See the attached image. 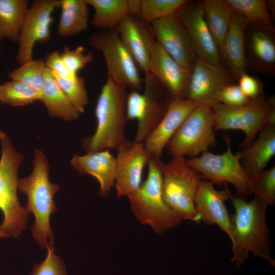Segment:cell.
<instances>
[{"mask_svg":"<svg viewBox=\"0 0 275 275\" xmlns=\"http://www.w3.org/2000/svg\"><path fill=\"white\" fill-rule=\"evenodd\" d=\"M230 199L234 208V213L230 216L231 261L240 266L250 253L269 260L271 246L266 218L268 206L255 198L248 202L235 195L231 196Z\"/></svg>","mask_w":275,"mask_h":275,"instance_id":"obj_1","label":"cell"},{"mask_svg":"<svg viewBox=\"0 0 275 275\" xmlns=\"http://www.w3.org/2000/svg\"><path fill=\"white\" fill-rule=\"evenodd\" d=\"M49 170V163L44 152L36 149L32 173L27 177L18 179L17 183L18 190L28 198L24 207L35 217L31 228L32 236L43 249L53 246L50 218L57 210L54 196L60 189L57 184L50 181Z\"/></svg>","mask_w":275,"mask_h":275,"instance_id":"obj_2","label":"cell"},{"mask_svg":"<svg viewBox=\"0 0 275 275\" xmlns=\"http://www.w3.org/2000/svg\"><path fill=\"white\" fill-rule=\"evenodd\" d=\"M125 90L108 79L102 87L95 110L96 130L81 141L87 153L117 150L127 140L125 132L127 121Z\"/></svg>","mask_w":275,"mask_h":275,"instance_id":"obj_3","label":"cell"},{"mask_svg":"<svg viewBox=\"0 0 275 275\" xmlns=\"http://www.w3.org/2000/svg\"><path fill=\"white\" fill-rule=\"evenodd\" d=\"M160 158L151 157L148 163V175L139 188L127 197L136 219L162 234L178 226L181 217L164 202L162 192V168Z\"/></svg>","mask_w":275,"mask_h":275,"instance_id":"obj_4","label":"cell"},{"mask_svg":"<svg viewBox=\"0 0 275 275\" xmlns=\"http://www.w3.org/2000/svg\"><path fill=\"white\" fill-rule=\"evenodd\" d=\"M0 210L3 220L0 230L16 238L26 228L29 212L17 196L18 171L23 156L14 146L8 135L0 130Z\"/></svg>","mask_w":275,"mask_h":275,"instance_id":"obj_5","label":"cell"},{"mask_svg":"<svg viewBox=\"0 0 275 275\" xmlns=\"http://www.w3.org/2000/svg\"><path fill=\"white\" fill-rule=\"evenodd\" d=\"M202 176L190 167L184 156H174L162 168V192L167 205L182 219L199 223L201 218L195 198Z\"/></svg>","mask_w":275,"mask_h":275,"instance_id":"obj_6","label":"cell"},{"mask_svg":"<svg viewBox=\"0 0 275 275\" xmlns=\"http://www.w3.org/2000/svg\"><path fill=\"white\" fill-rule=\"evenodd\" d=\"M144 92L132 91L126 102L127 121L137 120L134 141L144 143L164 116L172 98L164 88L150 74L143 79Z\"/></svg>","mask_w":275,"mask_h":275,"instance_id":"obj_7","label":"cell"},{"mask_svg":"<svg viewBox=\"0 0 275 275\" xmlns=\"http://www.w3.org/2000/svg\"><path fill=\"white\" fill-rule=\"evenodd\" d=\"M214 115V131L240 130L245 138L241 144L242 149L256 139L266 124L275 122L274 97L254 100L240 106H229L219 103L212 108Z\"/></svg>","mask_w":275,"mask_h":275,"instance_id":"obj_8","label":"cell"},{"mask_svg":"<svg viewBox=\"0 0 275 275\" xmlns=\"http://www.w3.org/2000/svg\"><path fill=\"white\" fill-rule=\"evenodd\" d=\"M212 107L198 104L181 124L167 147L173 156L197 157L216 145Z\"/></svg>","mask_w":275,"mask_h":275,"instance_id":"obj_9","label":"cell"},{"mask_svg":"<svg viewBox=\"0 0 275 275\" xmlns=\"http://www.w3.org/2000/svg\"><path fill=\"white\" fill-rule=\"evenodd\" d=\"M88 44L103 55L107 79L124 89L129 87L132 91L141 90L143 79L140 77L139 68L116 29L92 35Z\"/></svg>","mask_w":275,"mask_h":275,"instance_id":"obj_10","label":"cell"},{"mask_svg":"<svg viewBox=\"0 0 275 275\" xmlns=\"http://www.w3.org/2000/svg\"><path fill=\"white\" fill-rule=\"evenodd\" d=\"M227 149L221 154L208 151L200 156L186 159L187 164L202 176L213 183H229L235 188L236 196L245 199L250 177L240 163L241 151L233 154L230 140L225 139Z\"/></svg>","mask_w":275,"mask_h":275,"instance_id":"obj_11","label":"cell"},{"mask_svg":"<svg viewBox=\"0 0 275 275\" xmlns=\"http://www.w3.org/2000/svg\"><path fill=\"white\" fill-rule=\"evenodd\" d=\"M61 0H35L29 6L18 42L16 61L20 65L33 59L37 42H47L51 36L50 27L53 22L52 13L60 7Z\"/></svg>","mask_w":275,"mask_h":275,"instance_id":"obj_12","label":"cell"},{"mask_svg":"<svg viewBox=\"0 0 275 275\" xmlns=\"http://www.w3.org/2000/svg\"><path fill=\"white\" fill-rule=\"evenodd\" d=\"M224 65H215L197 57L191 71L186 98L197 104L213 108L219 104L217 96L226 86L234 83Z\"/></svg>","mask_w":275,"mask_h":275,"instance_id":"obj_13","label":"cell"},{"mask_svg":"<svg viewBox=\"0 0 275 275\" xmlns=\"http://www.w3.org/2000/svg\"><path fill=\"white\" fill-rule=\"evenodd\" d=\"M115 186L118 197H128L142 184L143 172L151 156L144 143L127 140L117 149Z\"/></svg>","mask_w":275,"mask_h":275,"instance_id":"obj_14","label":"cell"},{"mask_svg":"<svg viewBox=\"0 0 275 275\" xmlns=\"http://www.w3.org/2000/svg\"><path fill=\"white\" fill-rule=\"evenodd\" d=\"M176 15L185 28L197 56L213 64L223 65L205 19L202 2L187 0Z\"/></svg>","mask_w":275,"mask_h":275,"instance_id":"obj_15","label":"cell"},{"mask_svg":"<svg viewBox=\"0 0 275 275\" xmlns=\"http://www.w3.org/2000/svg\"><path fill=\"white\" fill-rule=\"evenodd\" d=\"M150 23L156 41L175 61L191 70L197 56L179 18L174 15Z\"/></svg>","mask_w":275,"mask_h":275,"instance_id":"obj_16","label":"cell"},{"mask_svg":"<svg viewBox=\"0 0 275 275\" xmlns=\"http://www.w3.org/2000/svg\"><path fill=\"white\" fill-rule=\"evenodd\" d=\"M191 71L169 55L155 39L152 42L149 74L164 88L172 99L186 98Z\"/></svg>","mask_w":275,"mask_h":275,"instance_id":"obj_17","label":"cell"},{"mask_svg":"<svg viewBox=\"0 0 275 275\" xmlns=\"http://www.w3.org/2000/svg\"><path fill=\"white\" fill-rule=\"evenodd\" d=\"M245 46L248 68L263 74H275V29L248 21Z\"/></svg>","mask_w":275,"mask_h":275,"instance_id":"obj_18","label":"cell"},{"mask_svg":"<svg viewBox=\"0 0 275 275\" xmlns=\"http://www.w3.org/2000/svg\"><path fill=\"white\" fill-rule=\"evenodd\" d=\"M231 196L227 187L217 190L213 183L202 180L195 198V208L201 221L207 224L217 225L230 238L232 225L225 202Z\"/></svg>","mask_w":275,"mask_h":275,"instance_id":"obj_19","label":"cell"},{"mask_svg":"<svg viewBox=\"0 0 275 275\" xmlns=\"http://www.w3.org/2000/svg\"><path fill=\"white\" fill-rule=\"evenodd\" d=\"M198 105L186 99H172L162 120L144 142L151 157L160 158L164 148Z\"/></svg>","mask_w":275,"mask_h":275,"instance_id":"obj_20","label":"cell"},{"mask_svg":"<svg viewBox=\"0 0 275 275\" xmlns=\"http://www.w3.org/2000/svg\"><path fill=\"white\" fill-rule=\"evenodd\" d=\"M140 18L128 15L116 29L138 68L149 74L150 46L155 39L151 28Z\"/></svg>","mask_w":275,"mask_h":275,"instance_id":"obj_21","label":"cell"},{"mask_svg":"<svg viewBox=\"0 0 275 275\" xmlns=\"http://www.w3.org/2000/svg\"><path fill=\"white\" fill-rule=\"evenodd\" d=\"M248 21L235 12L230 28L219 50L222 62L232 77L236 79L247 73L245 29Z\"/></svg>","mask_w":275,"mask_h":275,"instance_id":"obj_22","label":"cell"},{"mask_svg":"<svg viewBox=\"0 0 275 275\" xmlns=\"http://www.w3.org/2000/svg\"><path fill=\"white\" fill-rule=\"evenodd\" d=\"M70 164L80 174H88L98 181L100 197L107 196L115 185L116 157L108 149L87 153L84 155L75 154L71 159Z\"/></svg>","mask_w":275,"mask_h":275,"instance_id":"obj_23","label":"cell"},{"mask_svg":"<svg viewBox=\"0 0 275 275\" xmlns=\"http://www.w3.org/2000/svg\"><path fill=\"white\" fill-rule=\"evenodd\" d=\"M241 150L240 163L249 177L265 170L275 154V122L265 125L257 139Z\"/></svg>","mask_w":275,"mask_h":275,"instance_id":"obj_24","label":"cell"},{"mask_svg":"<svg viewBox=\"0 0 275 275\" xmlns=\"http://www.w3.org/2000/svg\"><path fill=\"white\" fill-rule=\"evenodd\" d=\"M42 101L49 115L64 121L76 120L80 114L74 108L46 68L41 90Z\"/></svg>","mask_w":275,"mask_h":275,"instance_id":"obj_25","label":"cell"},{"mask_svg":"<svg viewBox=\"0 0 275 275\" xmlns=\"http://www.w3.org/2000/svg\"><path fill=\"white\" fill-rule=\"evenodd\" d=\"M88 6L86 0H61L58 35L69 37L86 31L89 23Z\"/></svg>","mask_w":275,"mask_h":275,"instance_id":"obj_26","label":"cell"},{"mask_svg":"<svg viewBox=\"0 0 275 275\" xmlns=\"http://www.w3.org/2000/svg\"><path fill=\"white\" fill-rule=\"evenodd\" d=\"M202 5L205 19L219 50L235 12L226 0H205Z\"/></svg>","mask_w":275,"mask_h":275,"instance_id":"obj_27","label":"cell"},{"mask_svg":"<svg viewBox=\"0 0 275 275\" xmlns=\"http://www.w3.org/2000/svg\"><path fill=\"white\" fill-rule=\"evenodd\" d=\"M94 11L90 22L104 30L116 29L129 15L128 0H86Z\"/></svg>","mask_w":275,"mask_h":275,"instance_id":"obj_28","label":"cell"},{"mask_svg":"<svg viewBox=\"0 0 275 275\" xmlns=\"http://www.w3.org/2000/svg\"><path fill=\"white\" fill-rule=\"evenodd\" d=\"M28 0H0V41H19L27 10Z\"/></svg>","mask_w":275,"mask_h":275,"instance_id":"obj_29","label":"cell"},{"mask_svg":"<svg viewBox=\"0 0 275 275\" xmlns=\"http://www.w3.org/2000/svg\"><path fill=\"white\" fill-rule=\"evenodd\" d=\"M41 93L22 82L11 80L0 84V102L13 106H23L40 101Z\"/></svg>","mask_w":275,"mask_h":275,"instance_id":"obj_30","label":"cell"},{"mask_svg":"<svg viewBox=\"0 0 275 275\" xmlns=\"http://www.w3.org/2000/svg\"><path fill=\"white\" fill-rule=\"evenodd\" d=\"M235 12L250 22L274 27L265 0H226Z\"/></svg>","mask_w":275,"mask_h":275,"instance_id":"obj_31","label":"cell"},{"mask_svg":"<svg viewBox=\"0 0 275 275\" xmlns=\"http://www.w3.org/2000/svg\"><path fill=\"white\" fill-rule=\"evenodd\" d=\"M51 73L59 87L74 108L80 114L84 113L86 106L89 103L88 96L84 78L78 75L73 77H66L60 76L52 72Z\"/></svg>","mask_w":275,"mask_h":275,"instance_id":"obj_32","label":"cell"},{"mask_svg":"<svg viewBox=\"0 0 275 275\" xmlns=\"http://www.w3.org/2000/svg\"><path fill=\"white\" fill-rule=\"evenodd\" d=\"M248 192L268 206L274 204V165L250 177Z\"/></svg>","mask_w":275,"mask_h":275,"instance_id":"obj_33","label":"cell"},{"mask_svg":"<svg viewBox=\"0 0 275 275\" xmlns=\"http://www.w3.org/2000/svg\"><path fill=\"white\" fill-rule=\"evenodd\" d=\"M187 0H141L139 18L149 23L176 15Z\"/></svg>","mask_w":275,"mask_h":275,"instance_id":"obj_34","label":"cell"},{"mask_svg":"<svg viewBox=\"0 0 275 275\" xmlns=\"http://www.w3.org/2000/svg\"><path fill=\"white\" fill-rule=\"evenodd\" d=\"M46 68L44 60L32 59L12 71L9 77L11 80L22 82L41 93Z\"/></svg>","mask_w":275,"mask_h":275,"instance_id":"obj_35","label":"cell"},{"mask_svg":"<svg viewBox=\"0 0 275 275\" xmlns=\"http://www.w3.org/2000/svg\"><path fill=\"white\" fill-rule=\"evenodd\" d=\"M84 50V47L80 45L74 49H70L68 46H65L61 52V57L65 65L74 74L77 75L79 70L94 60L93 53H85Z\"/></svg>","mask_w":275,"mask_h":275,"instance_id":"obj_36","label":"cell"},{"mask_svg":"<svg viewBox=\"0 0 275 275\" xmlns=\"http://www.w3.org/2000/svg\"><path fill=\"white\" fill-rule=\"evenodd\" d=\"M46 249L45 259L34 265L31 275H67L64 261L54 254L53 246Z\"/></svg>","mask_w":275,"mask_h":275,"instance_id":"obj_37","label":"cell"},{"mask_svg":"<svg viewBox=\"0 0 275 275\" xmlns=\"http://www.w3.org/2000/svg\"><path fill=\"white\" fill-rule=\"evenodd\" d=\"M217 99L219 103L229 106H240L254 100L246 97L235 82L224 87L218 93Z\"/></svg>","mask_w":275,"mask_h":275,"instance_id":"obj_38","label":"cell"},{"mask_svg":"<svg viewBox=\"0 0 275 275\" xmlns=\"http://www.w3.org/2000/svg\"><path fill=\"white\" fill-rule=\"evenodd\" d=\"M238 86L242 93L251 100L264 98L263 85L257 77L244 73L237 79Z\"/></svg>","mask_w":275,"mask_h":275,"instance_id":"obj_39","label":"cell"},{"mask_svg":"<svg viewBox=\"0 0 275 275\" xmlns=\"http://www.w3.org/2000/svg\"><path fill=\"white\" fill-rule=\"evenodd\" d=\"M46 67L52 73L66 77H73L77 75L74 74L67 68L62 57L61 52L54 51L47 54L44 60Z\"/></svg>","mask_w":275,"mask_h":275,"instance_id":"obj_40","label":"cell"},{"mask_svg":"<svg viewBox=\"0 0 275 275\" xmlns=\"http://www.w3.org/2000/svg\"><path fill=\"white\" fill-rule=\"evenodd\" d=\"M141 0H128L129 15L139 17Z\"/></svg>","mask_w":275,"mask_h":275,"instance_id":"obj_41","label":"cell"},{"mask_svg":"<svg viewBox=\"0 0 275 275\" xmlns=\"http://www.w3.org/2000/svg\"><path fill=\"white\" fill-rule=\"evenodd\" d=\"M8 236L3 231L0 230V238H7Z\"/></svg>","mask_w":275,"mask_h":275,"instance_id":"obj_42","label":"cell"},{"mask_svg":"<svg viewBox=\"0 0 275 275\" xmlns=\"http://www.w3.org/2000/svg\"><path fill=\"white\" fill-rule=\"evenodd\" d=\"M1 46L0 45V50H1Z\"/></svg>","mask_w":275,"mask_h":275,"instance_id":"obj_43","label":"cell"}]
</instances>
